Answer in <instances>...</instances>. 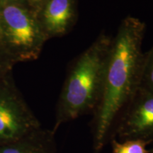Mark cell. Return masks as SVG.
<instances>
[{"label": "cell", "mask_w": 153, "mask_h": 153, "mask_svg": "<svg viewBox=\"0 0 153 153\" xmlns=\"http://www.w3.org/2000/svg\"><path fill=\"white\" fill-rule=\"evenodd\" d=\"M145 25L128 16L122 21L111 46L100 100L94 111V148L99 152L108 133L140 82L144 54L142 51Z\"/></svg>", "instance_id": "6da1fadb"}, {"label": "cell", "mask_w": 153, "mask_h": 153, "mask_svg": "<svg viewBox=\"0 0 153 153\" xmlns=\"http://www.w3.org/2000/svg\"><path fill=\"white\" fill-rule=\"evenodd\" d=\"M112 38L102 33L70 67L61 92L54 131L61 123L94 111L104 86Z\"/></svg>", "instance_id": "7a4b0ae2"}, {"label": "cell", "mask_w": 153, "mask_h": 153, "mask_svg": "<svg viewBox=\"0 0 153 153\" xmlns=\"http://www.w3.org/2000/svg\"><path fill=\"white\" fill-rule=\"evenodd\" d=\"M116 134L123 140L153 139V92L139 87L118 117Z\"/></svg>", "instance_id": "3957f363"}, {"label": "cell", "mask_w": 153, "mask_h": 153, "mask_svg": "<svg viewBox=\"0 0 153 153\" xmlns=\"http://www.w3.org/2000/svg\"><path fill=\"white\" fill-rule=\"evenodd\" d=\"M39 128L26 107L14 95L0 91V146Z\"/></svg>", "instance_id": "277c9868"}, {"label": "cell", "mask_w": 153, "mask_h": 153, "mask_svg": "<svg viewBox=\"0 0 153 153\" xmlns=\"http://www.w3.org/2000/svg\"><path fill=\"white\" fill-rule=\"evenodd\" d=\"M2 16L11 43L28 53H36L44 35L37 19L27 10L15 5L6 7Z\"/></svg>", "instance_id": "5b68a950"}, {"label": "cell", "mask_w": 153, "mask_h": 153, "mask_svg": "<svg viewBox=\"0 0 153 153\" xmlns=\"http://www.w3.org/2000/svg\"><path fill=\"white\" fill-rule=\"evenodd\" d=\"M76 19V0H47L38 21L44 34L60 36L71 30Z\"/></svg>", "instance_id": "8992f818"}, {"label": "cell", "mask_w": 153, "mask_h": 153, "mask_svg": "<svg viewBox=\"0 0 153 153\" xmlns=\"http://www.w3.org/2000/svg\"><path fill=\"white\" fill-rule=\"evenodd\" d=\"M53 132L38 128L14 142L0 146V153H55Z\"/></svg>", "instance_id": "52a82bcc"}, {"label": "cell", "mask_w": 153, "mask_h": 153, "mask_svg": "<svg viewBox=\"0 0 153 153\" xmlns=\"http://www.w3.org/2000/svg\"><path fill=\"white\" fill-rule=\"evenodd\" d=\"M148 141L144 140H126L123 143L114 140L112 142L113 153H148L146 145Z\"/></svg>", "instance_id": "ba28073f"}, {"label": "cell", "mask_w": 153, "mask_h": 153, "mask_svg": "<svg viewBox=\"0 0 153 153\" xmlns=\"http://www.w3.org/2000/svg\"><path fill=\"white\" fill-rule=\"evenodd\" d=\"M140 87L153 92V47L144 54Z\"/></svg>", "instance_id": "9c48e42d"}, {"label": "cell", "mask_w": 153, "mask_h": 153, "mask_svg": "<svg viewBox=\"0 0 153 153\" xmlns=\"http://www.w3.org/2000/svg\"><path fill=\"white\" fill-rule=\"evenodd\" d=\"M31 1H33V2H35V3H40V2H41V1H43V0H31Z\"/></svg>", "instance_id": "30bf717a"}, {"label": "cell", "mask_w": 153, "mask_h": 153, "mask_svg": "<svg viewBox=\"0 0 153 153\" xmlns=\"http://www.w3.org/2000/svg\"><path fill=\"white\" fill-rule=\"evenodd\" d=\"M152 153H153V151H152Z\"/></svg>", "instance_id": "8fae6325"}]
</instances>
